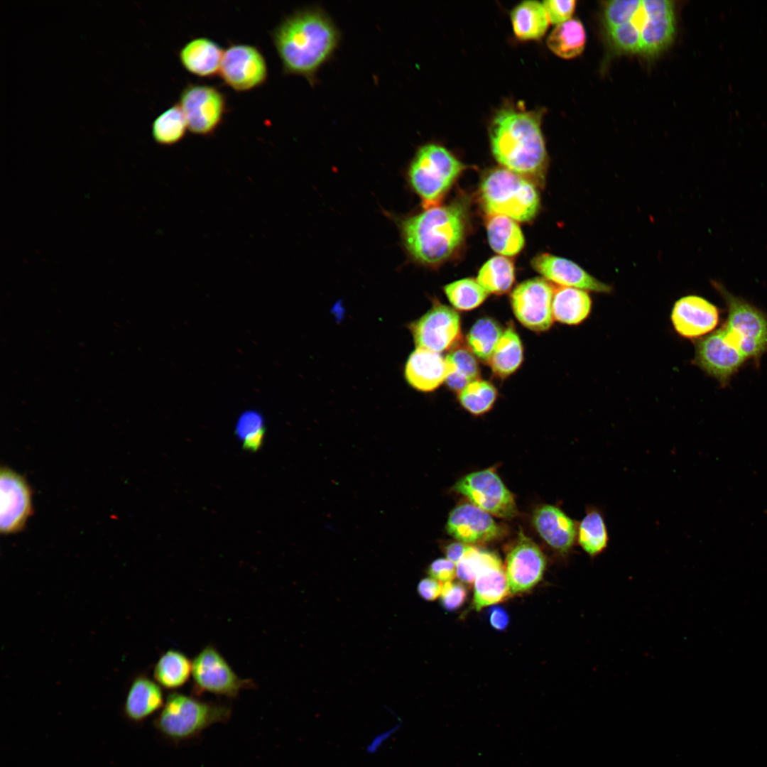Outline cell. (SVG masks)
I'll list each match as a JSON object with an SVG mask.
<instances>
[{"label": "cell", "instance_id": "ee69618b", "mask_svg": "<svg viewBox=\"0 0 767 767\" xmlns=\"http://www.w3.org/2000/svg\"><path fill=\"white\" fill-rule=\"evenodd\" d=\"M428 573L441 582H450L456 576V565L447 558L437 559L430 564Z\"/></svg>", "mask_w": 767, "mask_h": 767}, {"label": "cell", "instance_id": "e575fe53", "mask_svg": "<svg viewBox=\"0 0 767 767\" xmlns=\"http://www.w3.org/2000/svg\"><path fill=\"white\" fill-rule=\"evenodd\" d=\"M187 129L186 119L178 103L168 108L154 119L151 133L157 143L171 146L183 138Z\"/></svg>", "mask_w": 767, "mask_h": 767}, {"label": "cell", "instance_id": "836d02e7", "mask_svg": "<svg viewBox=\"0 0 767 767\" xmlns=\"http://www.w3.org/2000/svg\"><path fill=\"white\" fill-rule=\"evenodd\" d=\"M445 358L448 365L445 382L452 391L460 392L469 383L478 379L479 368L471 350L456 347Z\"/></svg>", "mask_w": 767, "mask_h": 767}, {"label": "cell", "instance_id": "e0dca14e", "mask_svg": "<svg viewBox=\"0 0 767 767\" xmlns=\"http://www.w3.org/2000/svg\"><path fill=\"white\" fill-rule=\"evenodd\" d=\"M671 321L675 331L687 339L703 337L719 322V310L716 305L697 295H687L678 300L673 308Z\"/></svg>", "mask_w": 767, "mask_h": 767}, {"label": "cell", "instance_id": "bcb514c9", "mask_svg": "<svg viewBox=\"0 0 767 767\" xmlns=\"http://www.w3.org/2000/svg\"><path fill=\"white\" fill-rule=\"evenodd\" d=\"M641 9L648 17L662 16L674 13V4L668 0H643Z\"/></svg>", "mask_w": 767, "mask_h": 767}, {"label": "cell", "instance_id": "7dc6e473", "mask_svg": "<svg viewBox=\"0 0 767 767\" xmlns=\"http://www.w3.org/2000/svg\"><path fill=\"white\" fill-rule=\"evenodd\" d=\"M443 583L433 578L422 580L418 586L420 597L428 601H433L441 596Z\"/></svg>", "mask_w": 767, "mask_h": 767}, {"label": "cell", "instance_id": "f546056e", "mask_svg": "<svg viewBox=\"0 0 767 767\" xmlns=\"http://www.w3.org/2000/svg\"><path fill=\"white\" fill-rule=\"evenodd\" d=\"M523 354L519 336L513 327L509 325L504 331L487 363L496 376L506 378L520 366Z\"/></svg>", "mask_w": 767, "mask_h": 767}, {"label": "cell", "instance_id": "3957f363", "mask_svg": "<svg viewBox=\"0 0 767 767\" xmlns=\"http://www.w3.org/2000/svg\"><path fill=\"white\" fill-rule=\"evenodd\" d=\"M467 211L459 202L440 205L401 222L403 245L409 256L427 266H437L460 247L466 234Z\"/></svg>", "mask_w": 767, "mask_h": 767}, {"label": "cell", "instance_id": "ffe728a7", "mask_svg": "<svg viewBox=\"0 0 767 767\" xmlns=\"http://www.w3.org/2000/svg\"><path fill=\"white\" fill-rule=\"evenodd\" d=\"M533 523L543 539L560 553H568L577 539L575 521L556 506L538 508L534 513Z\"/></svg>", "mask_w": 767, "mask_h": 767}, {"label": "cell", "instance_id": "9c48e42d", "mask_svg": "<svg viewBox=\"0 0 767 767\" xmlns=\"http://www.w3.org/2000/svg\"><path fill=\"white\" fill-rule=\"evenodd\" d=\"M192 134L210 136L221 125L227 111L226 98L217 88L189 84L181 92L179 103Z\"/></svg>", "mask_w": 767, "mask_h": 767}, {"label": "cell", "instance_id": "5b68a950", "mask_svg": "<svg viewBox=\"0 0 767 767\" xmlns=\"http://www.w3.org/2000/svg\"><path fill=\"white\" fill-rule=\"evenodd\" d=\"M232 708L206 702L180 692L170 693L155 720V727L165 737L183 741L197 736L213 724L226 723Z\"/></svg>", "mask_w": 767, "mask_h": 767}, {"label": "cell", "instance_id": "c3c4849f", "mask_svg": "<svg viewBox=\"0 0 767 767\" xmlns=\"http://www.w3.org/2000/svg\"><path fill=\"white\" fill-rule=\"evenodd\" d=\"M489 621L494 629L502 631L504 630L508 624V615L504 609L494 607L490 611Z\"/></svg>", "mask_w": 767, "mask_h": 767}, {"label": "cell", "instance_id": "484cf974", "mask_svg": "<svg viewBox=\"0 0 767 767\" xmlns=\"http://www.w3.org/2000/svg\"><path fill=\"white\" fill-rule=\"evenodd\" d=\"M591 309L592 300L586 290L554 285L552 312L555 320L570 325H578L589 316Z\"/></svg>", "mask_w": 767, "mask_h": 767}, {"label": "cell", "instance_id": "4316f807", "mask_svg": "<svg viewBox=\"0 0 767 767\" xmlns=\"http://www.w3.org/2000/svg\"><path fill=\"white\" fill-rule=\"evenodd\" d=\"M511 20L516 36L523 40L541 38L550 22L543 3L535 0L517 4L511 11Z\"/></svg>", "mask_w": 767, "mask_h": 767}, {"label": "cell", "instance_id": "f6af8a7d", "mask_svg": "<svg viewBox=\"0 0 767 767\" xmlns=\"http://www.w3.org/2000/svg\"><path fill=\"white\" fill-rule=\"evenodd\" d=\"M402 724L403 722L398 721L388 728L375 734L366 744L365 747L366 752L370 755L379 752L384 744L399 731L402 727Z\"/></svg>", "mask_w": 767, "mask_h": 767}, {"label": "cell", "instance_id": "8992f818", "mask_svg": "<svg viewBox=\"0 0 767 767\" xmlns=\"http://www.w3.org/2000/svg\"><path fill=\"white\" fill-rule=\"evenodd\" d=\"M465 165L445 147L433 143L420 147L408 170V182L424 210L441 205Z\"/></svg>", "mask_w": 767, "mask_h": 767}, {"label": "cell", "instance_id": "2e32d148", "mask_svg": "<svg viewBox=\"0 0 767 767\" xmlns=\"http://www.w3.org/2000/svg\"><path fill=\"white\" fill-rule=\"evenodd\" d=\"M545 568V559L540 549L520 532L506 558V575L511 593L533 588L542 579Z\"/></svg>", "mask_w": 767, "mask_h": 767}, {"label": "cell", "instance_id": "ba28073f", "mask_svg": "<svg viewBox=\"0 0 767 767\" xmlns=\"http://www.w3.org/2000/svg\"><path fill=\"white\" fill-rule=\"evenodd\" d=\"M193 692H205L228 698H236L244 689L254 687V682L241 678L212 645L203 648L192 661Z\"/></svg>", "mask_w": 767, "mask_h": 767}, {"label": "cell", "instance_id": "7a4b0ae2", "mask_svg": "<svg viewBox=\"0 0 767 767\" xmlns=\"http://www.w3.org/2000/svg\"><path fill=\"white\" fill-rule=\"evenodd\" d=\"M272 39L285 72L312 79L339 39L331 18L317 8L297 11L273 30Z\"/></svg>", "mask_w": 767, "mask_h": 767}, {"label": "cell", "instance_id": "8fae6325", "mask_svg": "<svg viewBox=\"0 0 767 767\" xmlns=\"http://www.w3.org/2000/svg\"><path fill=\"white\" fill-rule=\"evenodd\" d=\"M219 75L236 92H246L263 85L268 77L266 60L255 46L232 44L224 50Z\"/></svg>", "mask_w": 767, "mask_h": 767}, {"label": "cell", "instance_id": "7bdbcfd3", "mask_svg": "<svg viewBox=\"0 0 767 767\" xmlns=\"http://www.w3.org/2000/svg\"><path fill=\"white\" fill-rule=\"evenodd\" d=\"M467 591L465 586L459 582H446L443 583L441 594L442 606L448 611L459 608L465 602Z\"/></svg>", "mask_w": 767, "mask_h": 767}, {"label": "cell", "instance_id": "4fadbf2b", "mask_svg": "<svg viewBox=\"0 0 767 767\" xmlns=\"http://www.w3.org/2000/svg\"><path fill=\"white\" fill-rule=\"evenodd\" d=\"M746 361L723 327L700 338L695 345V363L722 386H727Z\"/></svg>", "mask_w": 767, "mask_h": 767}, {"label": "cell", "instance_id": "74e56055", "mask_svg": "<svg viewBox=\"0 0 767 767\" xmlns=\"http://www.w3.org/2000/svg\"><path fill=\"white\" fill-rule=\"evenodd\" d=\"M497 397V391L490 382L476 379L459 392L461 405L474 415L487 412L493 406Z\"/></svg>", "mask_w": 767, "mask_h": 767}, {"label": "cell", "instance_id": "277c9868", "mask_svg": "<svg viewBox=\"0 0 767 767\" xmlns=\"http://www.w3.org/2000/svg\"><path fill=\"white\" fill-rule=\"evenodd\" d=\"M482 207L487 215H503L529 222L537 214L540 197L534 183L504 168L489 170L479 190Z\"/></svg>", "mask_w": 767, "mask_h": 767}, {"label": "cell", "instance_id": "9a60e30c", "mask_svg": "<svg viewBox=\"0 0 767 767\" xmlns=\"http://www.w3.org/2000/svg\"><path fill=\"white\" fill-rule=\"evenodd\" d=\"M0 531L13 534L21 531L32 513L31 491L26 479L2 467L0 472Z\"/></svg>", "mask_w": 767, "mask_h": 767}, {"label": "cell", "instance_id": "ab89813d", "mask_svg": "<svg viewBox=\"0 0 767 767\" xmlns=\"http://www.w3.org/2000/svg\"><path fill=\"white\" fill-rule=\"evenodd\" d=\"M489 554V551L469 545L462 557L456 564V576L463 583H474Z\"/></svg>", "mask_w": 767, "mask_h": 767}, {"label": "cell", "instance_id": "f35d334b", "mask_svg": "<svg viewBox=\"0 0 767 767\" xmlns=\"http://www.w3.org/2000/svg\"><path fill=\"white\" fill-rule=\"evenodd\" d=\"M640 0H614L606 2L604 9V23L608 31L630 22L638 11Z\"/></svg>", "mask_w": 767, "mask_h": 767}, {"label": "cell", "instance_id": "30bf717a", "mask_svg": "<svg viewBox=\"0 0 767 767\" xmlns=\"http://www.w3.org/2000/svg\"><path fill=\"white\" fill-rule=\"evenodd\" d=\"M454 489L489 514L508 518L516 513L513 495L491 469L467 474L456 482Z\"/></svg>", "mask_w": 767, "mask_h": 767}, {"label": "cell", "instance_id": "7402d4cb", "mask_svg": "<svg viewBox=\"0 0 767 767\" xmlns=\"http://www.w3.org/2000/svg\"><path fill=\"white\" fill-rule=\"evenodd\" d=\"M511 591L499 557L490 554L474 582V606L476 610L501 602Z\"/></svg>", "mask_w": 767, "mask_h": 767}, {"label": "cell", "instance_id": "8d00e7d4", "mask_svg": "<svg viewBox=\"0 0 767 767\" xmlns=\"http://www.w3.org/2000/svg\"><path fill=\"white\" fill-rule=\"evenodd\" d=\"M444 290L450 303L460 310H470L479 307L489 294L473 278L454 281L445 285Z\"/></svg>", "mask_w": 767, "mask_h": 767}, {"label": "cell", "instance_id": "603a6c76", "mask_svg": "<svg viewBox=\"0 0 767 767\" xmlns=\"http://www.w3.org/2000/svg\"><path fill=\"white\" fill-rule=\"evenodd\" d=\"M224 50L214 40L198 37L190 40L181 48L179 59L183 67L190 73L198 77H210L219 74Z\"/></svg>", "mask_w": 767, "mask_h": 767}, {"label": "cell", "instance_id": "ac0fdd59", "mask_svg": "<svg viewBox=\"0 0 767 767\" xmlns=\"http://www.w3.org/2000/svg\"><path fill=\"white\" fill-rule=\"evenodd\" d=\"M447 531L453 538L467 545L489 541L501 533L491 514L473 504H461L450 512Z\"/></svg>", "mask_w": 767, "mask_h": 767}, {"label": "cell", "instance_id": "6da1fadb", "mask_svg": "<svg viewBox=\"0 0 767 767\" xmlns=\"http://www.w3.org/2000/svg\"><path fill=\"white\" fill-rule=\"evenodd\" d=\"M543 112L507 103L489 126L491 153L503 168L543 185L548 156L541 129Z\"/></svg>", "mask_w": 767, "mask_h": 767}, {"label": "cell", "instance_id": "f1b7e54d", "mask_svg": "<svg viewBox=\"0 0 767 767\" xmlns=\"http://www.w3.org/2000/svg\"><path fill=\"white\" fill-rule=\"evenodd\" d=\"M586 43V32L582 22L571 18L557 25L546 40L548 48L556 55L571 59L582 53Z\"/></svg>", "mask_w": 767, "mask_h": 767}, {"label": "cell", "instance_id": "d6986e66", "mask_svg": "<svg viewBox=\"0 0 767 767\" xmlns=\"http://www.w3.org/2000/svg\"><path fill=\"white\" fill-rule=\"evenodd\" d=\"M533 268L545 278L561 286H567L598 293H609L611 288L582 268L573 261L550 254L535 256Z\"/></svg>", "mask_w": 767, "mask_h": 767}, {"label": "cell", "instance_id": "d590c367", "mask_svg": "<svg viewBox=\"0 0 767 767\" xmlns=\"http://www.w3.org/2000/svg\"><path fill=\"white\" fill-rule=\"evenodd\" d=\"M503 332L494 320L489 317L478 320L467 337L471 352L480 360L488 362Z\"/></svg>", "mask_w": 767, "mask_h": 767}, {"label": "cell", "instance_id": "d6a6232c", "mask_svg": "<svg viewBox=\"0 0 767 767\" xmlns=\"http://www.w3.org/2000/svg\"><path fill=\"white\" fill-rule=\"evenodd\" d=\"M514 279L515 270L511 260L504 256H496L482 266L477 281L488 293L501 295L510 290Z\"/></svg>", "mask_w": 767, "mask_h": 767}, {"label": "cell", "instance_id": "b9f144b4", "mask_svg": "<svg viewBox=\"0 0 767 767\" xmlns=\"http://www.w3.org/2000/svg\"><path fill=\"white\" fill-rule=\"evenodd\" d=\"M542 3L549 21L558 25L571 19L576 2L574 0H546Z\"/></svg>", "mask_w": 767, "mask_h": 767}, {"label": "cell", "instance_id": "52a82bcc", "mask_svg": "<svg viewBox=\"0 0 767 767\" xmlns=\"http://www.w3.org/2000/svg\"><path fill=\"white\" fill-rule=\"evenodd\" d=\"M712 284L727 306V317L722 327L729 339L746 360L758 361L767 352V315L729 292L720 283L714 281Z\"/></svg>", "mask_w": 767, "mask_h": 767}, {"label": "cell", "instance_id": "d4e9b609", "mask_svg": "<svg viewBox=\"0 0 767 767\" xmlns=\"http://www.w3.org/2000/svg\"><path fill=\"white\" fill-rule=\"evenodd\" d=\"M641 32V53L653 56L666 48L673 40L675 33V17L674 13L646 16L641 7L632 19Z\"/></svg>", "mask_w": 767, "mask_h": 767}, {"label": "cell", "instance_id": "60d3db41", "mask_svg": "<svg viewBox=\"0 0 767 767\" xmlns=\"http://www.w3.org/2000/svg\"><path fill=\"white\" fill-rule=\"evenodd\" d=\"M608 31L614 46L618 50L630 53L641 52L640 29L632 21Z\"/></svg>", "mask_w": 767, "mask_h": 767}, {"label": "cell", "instance_id": "7c38bea8", "mask_svg": "<svg viewBox=\"0 0 767 767\" xmlns=\"http://www.w3.org/2000/svg\"><path fill=\"white\" fill-rule=\"evenodd\" d=\"M554 285L545 279L535 278L520 283L512 292L511 302L513 313L526 327L544 332L553 323L552 303Z\"/></svg>", "mask_w": 767, "mask_h": 767}, {"label": "cell", "instance_id": "1f68e13d", "mask_svg": "<svg viewBox=\"0 0 767 767\" xmlns=\"http://www.w3.org/2000/svg\"><path fill=\"white\" fill-rule=\"evenodd\" d=\"M577 540L583 550L592 557L601 554L607 547L609 535L602 513L590 507L580 521Z\"/></svg>", "mask_w": 767, "mask_h": 767}, {"label": "cell", "instance_id": "44dd1931", "mask_svg": "<svg viewBox=\"0 0 767 767\" xmlns=\"http://www.w3.org/2000/svg\"><path fill=\"white\" fill-rule=\"evenodd\" d=\"M448 365L440 353L417 348L409 357L405 376L415 389L428 392L439 387L447 378Z\"/></svg>", "mask_w": 767, "mask_h": 767}, {"label": "cell", "instance_id": "4dcf8cb0", "mask_svg": "<svg viewBox=\"0 0 767 767\" xmlns=\"http://www.w3.org/2000/svg\"><path fill=\"white\" fill-rule=\"evenodd\" d=\"M192 675V661L181 651L170 649L163 653L155 665L153 676L165 689L183 686Z\"/></svg>", "mask_w": 767, "mask_h": 767}, {"label": "cell", "instance_id": "5bb4252c", "mask_svg": "<svg viewBox=\"0 0 767 767\" xmlns=\"http://www.w3.org/2000/svg\"><path fill=\"white\" fill-rule=\"evenodd\" d=\"M409 329L415 345L440 353L450 349L460 336V317L452 308L435 302Z\"/></svg>", "mask_w": 767, "mask_h": 767}, {"label": "cell", "instance_id": "83f0119b", "mask_svg": "<svg viewBox=\"0 0 767 767\" xmlns=\"http://www.w3.org/2000/svg\"><path fill=\"white\" fill-rule=\"evenodd\" d=\"M486 228L491 249L503 256H514L523 249L524 236L513 219L503 215H487Z\"/></svg>", "mask_w": 767, "mask_h": 767}, {"label": "cell", "instance_id": "681fc988", "mask_svg": "<svg viewBox=\"0 0 767 767\" xmlns=\"http://www.w3.org/2000/svg\"><path fill=\"white\" fill-rule=\"evenodd\" d=\"M469 545L462 543L450 544L446 548L447 558L456 565L462 557Z\"/></svg>", "mask_w": 767, "mask_h": 767}, {"label": "cell", "instance_id": "cb8c5ba5", "mask_svg": "<svg viewBox=\"0 0 767 767\" xmlns=\"http://www.w3.org/2000/svg\"><path fill=\"white\" fill-rule=\"evenodd\" d=\"M164 702L161 687L146 676H138L130 686L124 710L129 720L139 722L161 709Z\"/></svg>", "mask_w": 767, "mask_h": 767}]
</instances>
